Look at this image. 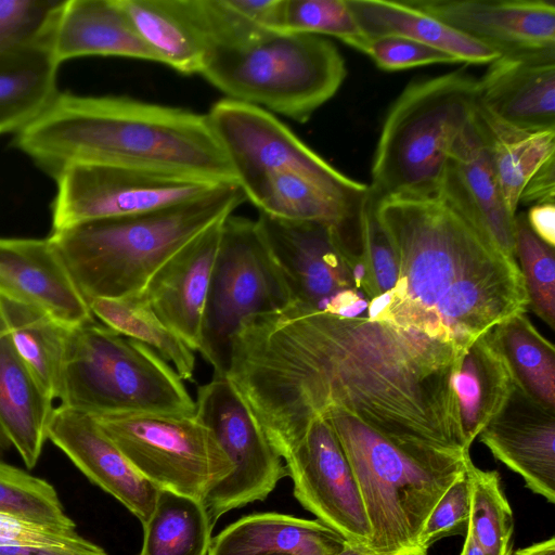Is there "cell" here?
I'll list each match as a JSON object with an SVG mask.
<instances>
[{
    "label": "cell",
    "instance_id": "1",
    "mask_svg": "<svg viewBox=\"0 0 555 555\" xmlns=\"http://www.w3.org/2000/svg\"><path fill=\"white\" fill-rule=\"evenodd\" d=\"M462 353L413 328L289 305L242 321L225 375L282 459L330 408L396 442L469 452L452 388Z\"/></svg>",
    "mask_w": 555,
    "mask_h": 555
},
{
    "label": "cell",
    "instance_id": "2",
    "mask_svg": "<svg viewBox=\"0 0 555 555\" xmlns=\"http://www.w3.org/2000/svg\"><path fill=\"white\" fill-rule=\"evenodd\" d=\"M375 212L398 261L397 283L377 321L464 351L499 322L526 311L518 263L499 253L440 192L375 198Z\"/></svg>",
    "mask_w": 555,
    "mask_h": 555
},
{
    "label": "cell",
    "instance_id": "3",
    "mask_svg": "<svg viewBox=\"0 0 555 555\" xmlns=\"http://www.w3.org/2000/svg\"><path fill=\"white\" fill-rule=\"evenodd\" d=\"M13 144L53 178L99 163L237 182L207 115L129 98L57 92Z\"/></svg>",
    "mask_w": 555,
    "mask_h": 555
},
{
    "label": "cell",
    "instance_id": "4",
    "mask_svg": "<svg viewBox=\"0 0 555 555\" xmlns=\"http://www.w3.org/2000/svg\"><path fill=\"white\" fill-rule=\"evenodd\" d=\"M245 199L237 182H225L192 201L83 222L48 237L87 301L127 298L141 294L168 259Z\"/></svg>",
    "mask_w": 555,
    "mask_h": 555
},
{
    "label": "cell",
    "instance_id": "5",
    "mask_svg": "<svg viewBox=\"0 0 555 555\" xmlns=\"http://www.w3.org/2000/svg\"><path fill=\"white\" fill-rule=\"evenodd\" d=\"M352 467L371 528L374 555H420L422 527L450 485L466 469L469 452L396 442L339 408L322 415Z\"/></svg>",
    "mask_w": 555,
    "mask_h": 555
},
{
    "label": "cell",
    "instance_id": "6",
    "mask_svg": "<svg viewBox=\"0 0 555 555\" xmlns=\"http://www.w3.org/2000/svg\"><path fill=\"white\" fill-rule=\"evenodd\" d=\"M477 94L478 79L464 70L409 82L384 119L372 195L438 194L451 147L477 112Z\"/></svg>",
    "mask_w": 555,
    "mask_h": 555
},
{
    "label": "cell",
    "instance_id": "7",
    "mask_svg": "<svg viewBox=\"0 0 555 555\" xmlns=\"http://www.w3.org/2000/svg\"><path fill=\"white\" fill-rule=\"evenodd\" d=\"M199 74L229 99L305 122L335 95L347 69L322 36L260 30L212 47Z\"/></svg>",
    "mask_w": 555,
    "mask_h": 555
},
{
    "label": "cell",
    "instance_id": "8",
    "mask_svg": "<svg viewBox=\"0 0 555 555\" xmlns=\"http://www.w3.org/2000/svg\"><path fill=\"white\" fill-rule=\"evenodd\" d=\"M59 400L91 415L195 413V402L169 363L95 320L69 330Z\"/></svg>",
    "mask_w": 555,
    "mask_h": 555
},
{
    "label": "cell",
    "instance_id": "9",
    "mask_svg": "<svg viewBox=\"0 0 555 555\" xmlns=\"http://www.w3.org/2000/svg\"><path fill=\"white\" fill-rule=\"evenodd\" d=\"M289 305L284 279L256 221L229 215L222 221L198 350L214 374H227L231 339L242 321Z\"/></svg>",
    "mask_w": 555,
    "mask_h": 555
},
{
    "label": "cell",
    "instance_id": "10",
    "mask_svg": "<svg viewBox=\"0 0 555 555\" xmlns=\"http://www.w3.org/2000/svg\"><path fill=\"white\" fill-rule=\"evenodd\" d=\"M93 416L133 467L158 489L203 502L231 472L225 453L195 413Z\"/></svg>",
    "mask_w": 555,
    "mask_h": 555
},
{
    "label": "cell",
    "instance_id": "11",
    "mask_svg": "<svg viewBox=\"0 0 555 555\" xmlns=\"http://www.w3.org/2000/svg\"><path fill=\"white\" fill-rule=\"evenodd\" d=\"M54 180L52 231L158 210L197 198L225 183L166 170L99 163L72 164Z\"/></svg>",
    "mask_w": 555,
    "mask_h": 555
},
{
    "label": "cell",
    "instance_id": "12",
    "mask_svg": "<svg viewBox=\"0 0 555 555\" xmlns=\"http://www.w3.org/2000/svg\"><path fill=\"white\" fill-rule=\"evenodd\" d=\"M206 115L238 184L268 172L291 170L356 208L369 192V185L334 168L261 107L227 98Z\"/></svg>",
    "mask_w": 555,
    "mask_h": 555
},
{
    "label": "cell",
    "instance_id": "13",
    "mask_svg": "<svg viewBox=\"0 0 555 555\" xmlns=\"http://www.w3.org/2000/svg\"><path fill=\"white\" fill-rule=\"evenodd\" d=\"M195 415L206 425L230 464V474L206 494L203 504L212 525L225 513L264 500L287 470L242 393L227 375L201 385Z\"/></svg>",
    "mask_w": 555,
    "mask_h": 555
},
{
    "label": "cell",
    "instance_id": "14",
    "mask_svg": "<svg viewBox=\"0 0 555 555\" xmlns=\"http://www.w3.org/2000/svg\"><path fill=\"white\" fill-rule=\"evenodd\" d=\"M258 230L276 263L291 305L341 318H361L369 298L353 281L333 224L291 221L259 211Z\"/></svg>",
    "mask_w": 555,
    "mask_h": 555
},
{
    "label": "cell",
    "instance_id": "15",
    "mask_svg": "<svg viewBox=\"0 0 555 555\" xmlns=\"http://www.w3.org/2000/svg\"><path fill=\"white\" fill-rule=\"evenodd\" d=\"M284 461L298 502L347 542L366 546L371 528L359 486L327 420L313 418Z\"/></svg>",
    "mask_w": 555,
    "mask_h": 555
},
{
    "label": "cell",
    "instance_id": "16",
    "mask_svg": "<svg viewBox=\"0 0 555 555\" xmlns=\"http://www.w3.org/2000/svg\"><path fill=\"white\" fill-rule=\"evenodd\" d=\"M439 192L499 253L517 263L515 215L503 198L477 112L451 147Z\"/></svg>",
    "mask_w": 555,
    "mask_h": 555
},
{
    "label": "cell",
    "instance_id": "17",
    "mask_svg": "<svg viewBox=\"0 0 555 555\" xmlns=\"http://www.w3.org/2000/svg\"><path fill=\"white\" fill-rule=\"evenodd\" d=\"M405 1L501 55L555 49V4L552 1Z\"/></svg>",
    "mask_w": 555,
    "mask_h": 555
},
{
    "label": "cell",
    "instance_id": "18",
    "mask_svg": "<svg viewBox=\"0 0 555 555\" xmlns=\"http://www.w3.org/2000/svg\"><path fill=\"white\" fill-rule=\"evenodd\" d=\"M47 436L90 481L142 524L150 518L159 489L133 467L93 415L60 404L53 410Z\"/></svg>",
    "mask_w": 555,
    "mask_h": 555
},
{
    "label": "cell",
    "instance_id": "19",
    "mask_svg": "<svg viewBox=\"0 0 555 555\" xmlns=\"http://www.w3.org/2000/svg\"><path fill=\"white\" fill-rule=\"evenodd\" d=\"M477 108L506 127L555 130V49L502 54L478 79Z\"/></svg>",
    "mask_w": 555,
    "mask_h": 555
},
{
    "label": "cell",
    "instance_id": "20",
    "mask_svg": "<svg viewBox=\"0 0 555 555\" xmlns=\"http://www.w3.org/2000/svg\"><path fill=\"white\" fill-rule=\"evenodd\" d=\"M478 436L531 491L555 503V410L514 383L502 409Z\"/></svg>",
    "mask_w": 555,
    "mask_h": 555
},
{
    "label": "cell",
    "instance_id": "21",
    "mask_svg": "<svg viewBox=\"0 0 555 555\" xmlns=\"http://www.w3.org/2000/svg\"><path fill=\"white\" fill-rule=\"evenodd\" d=\"M223 220L178 250L139 294L160 321L194 351L199 350L202 344L204 313Z\"/></svg>",
    "mask_w": 555,
    "mask_h": 555
},
{
    "label": "cell",
    "instance_id": "22",
    "mask_svg": "<svg viewBox=\"0 0 555 555\" xmlns=\"http://www.w3.org/2000/svg\"><path fill=\"white\" fill-rule=\"evenodd\" d=\"M0 293L38 306L68 326L94 320L49 237H0Z\"/></svg>",
    "mask_w": 555,
    "mask_h": 555
},
{
    "label": "cell",
    "instance_id": "23",
    "mask_svg": "<svg viewBox=\"0 0 555 555\" xmlns=\"http://www.w3.org/2000/svg\"><path fill=\"white\" fill-rule=\"evenodd\" d=\"M49 51L59 66L89 55L159 63L134 30L119 0H65L54 24Z\"/></svg>",
    "mask_w": 555,
    "mask_h": 555
},
{
    "label": "cell",
    "instance_id": "24",
    "mask_svg": "<svg viewBox=\"0 0 555 555\" xmlns=\"http://www.w3.org/2000/svg\"><path fill=\"white\" fill-rule=\"evenodd\" d=\"M139 37L159 63L199 74L210 50L201 0H119Z\"/></svg>",
    "mask_w": 555,
    "mask_h": 555
},
{
    "label": "cell",
    "instance_id": "25",
    "mask_svg": "<svg viewBox=\"0 0 555 555\" xmlns=\"http://www.w3.org/2000/svg\"><path fill=\"white\" fill-rule=\"evenodd\" d=\"M347 544L319 520L279 513L240 518L216 535L208 555H335Z\"/></svg>",
    "mask_w": 555,
    "mask_h": 555
},
{
    "label": "cell",
    "instance_id": "26",
    "mask_svg": "<svg viewBox=\"0 0 555 555\" xmlns=\"http://www.w3.org/2000/svg\"><path fill=\"white\" fill-rule=\"evenodd\" d=\"M54 406L16 352L0 318V425L27 468L36 466Z\"/></svg>",
    "mask_w": 555,
    "mask_h": 555
},
{
    "label": "cell",
    "instance_id": "27",
    "mask_svg": "<svg viewBox=\"0 0 555 555\" xmlns=\"http://www.w3.org/2000/svg\"><path fill=\"white\" fill-rule=\"evenodd\" d=\"M513 387L508 366L487 333L477 337L459 357L452 373V388L466 450L502 409Z\"/></svg>",
    "mask_w": 555,
    "mask_h": 555
},
{
    "label": "cell",
    "instance_id": "28",
    "mask_svg": "<svg viewBox=\"0 0 555 555\" xmlns=\"http://www.w3.org/2000/svg\"><path fill=\"white\" fill-rule=\"evenodd\" d=\"M365 37L400 36L440 49L460 63L490 64L501 54L403 1L347 0Z\"/></svg>",
    "mask_w": 555,
    "mask_h": 555
},
{
    "label": "cell",
    "instance_id": "29",
    "mask_svg": "<svg viewBox=\"0 0 555 555\" xmlns=\"http://www.w3.org/2000/svg\"><path fill=\"white\" fill-rule=\"evenodd\" d=\"M259 211L291 221H320L340 233L360 231L359 209L349 206L291 170L272 171L240 184Z\"/></svg>",
    "mask_w": 555,
    "mask_h": 555
},
{
    "label": "cell",
    "instance_id": "30",
    "mask_svg": "<svg viewBox=\"0 0 555 555\" xmlns=\"http://www.w3.org/2000/svg\"><path fill=\"white\" fill-rule=\"evenodd\" d=\"M0 318L27 367L54 401L60 399L68 326L46 310L0 293Z\"/></svg>",
    "mask_w": 555,
    "mask_h": 555
},
{
    "label": "cell",
    "instance_id": "31",
    "mask_svg": "<svg viewBox=\"0 0 555 555\" xmlns=\"http://www.w3.org/2000/svg\"><path fill=\"white\" fill-rule=\"evenodd\" d=\"M487 335L506 362L515 385L539 403L555 410V348L525 312L504 319Z\"/></svg>",
    "mask_w": 555,
    "mask_h": 555
},
{
    "label": "cell",
    "instance_id": "32",
    "mask_svg": "<svg viewBox=\"0 0 555 555\" xmlns=\"http://www.w3.org/2000/svg\"><path fill=\"white\" fill-rule=\"evenodd\" d=\"M139 555H208L212 522L202 501L159 489L150 518L142 524Z\"/></svg>",
    "mask_w": 555,
    "mask_h": 555
},
{
    "label": "cell",
    "instance_id": "33",
    "mask_svg": "<svg viewBox=\"0 0 555 555\" xmlns=\"http://www.w3.org/2000/svg\"><path fill=\"white\" fill-rule=\"evenodd\" d=\"M93 317L107 327L131 337L171 363L182 380H193L194 350L165 325L140 296L92 298L87 301Z\"/></svg>",
    "mask_w": 555,
    "mask_h": 555
},
{
    "label": "cell",
    "instance_id": "34",
    "mask_svg": "<svg viewBox=\"0 0 555 555\" xmlns=\"http://www.w3.org/2000/svg\"><path fill=\"white\" fill-rule=\"evenodd\" d=\"M477 115L488 137L490 156L503 198L516 215L522 188L529 178L555 156V130L524 132Z\"/></svg>",
    "mask_w": 555,
    "mask_h": 555
},
{
    "label": "cell",
    "instance_id": "35",
    "mask_svg": "<svg viewBox=\"0 0 555 555\" xmlns=\"http://www.w3.org/2000/svg\"><path fill=\"white\" fill-rule=\"evenodd\" d=\"M57 68L43 52L0 70V134L20 131L47 107L59 92Z\"/></svg>",
    "mask_w": 555,
    "mask_h": 555
},
{
    "label": "cell",
    "instance_id": "36",
    "mask_svg": "<svg viewBox=\"0 0 555 555\" xmlns=\"http://www.w3.org/2000/svg\"><path fill=\"white\" fill-rule=\"evenodd\" d=\"M65 0H0V70L49 52Z\"/></svg>",
    "mask_w": 555,
    "mask_h": 555
},
{
    "label": "cell",
    "instance_id": "37",
    "mask_svg": "<svg viewBox=\"0 0 555 555\" xmlns=\"http://www.w3.org/2000/svg\"><path fill=\"white\" fill-rule=\"evenodd\" d=\"M470 509L467 531L486 555H511L514 520L496 470H483L467 463Z\"/></svg>",
    "mask_w": 555,
    "mask_h": 555
},
{
    "label": "cell",
    "instance_id": "38",
    "mask_svg": "<svg viewBox=\"0 0 555 555\" xmlns=\"http://www.w3.org/2000/svg\"><path fill=\"white\" fill-rule=\"evenodd\" d=\"M0 513L42 525L76 529L50 482L2 461Z\"/></svg>",
    "mask_w": 555,
    "mask_h": 555
},
{
    "label": "cell",
    "instance_id": "39",
    "mask_svg": "<svg viewBox=\"0 0 555 555\" xmlns=\"http://www.w3.org/2000/svg\"><path fill=\"white\" fill-rule=\"evenodd\" d=\"M515 243L528 306L555 330L554 247L544 243L532 232L525 212L515 215Z\"/></svg>",
    "mask_w": 555,
    "mask_h": 555
},
{
    "label": "cell",
    "instance_id": "40",
    "mask_svg": "<svg viewBox=\"0 0 555 555\" xmlns=\"http://www.w3.org/2000/svg\"><path fill=\"white\" fill-rule=\"evenodd\" d=\"M284 31L332 36L362 53L369 44L347 0H285Z\"/></svg>",
    "mask_w": 555,
    "mask_h": 555
},
{
    "label": "cell",
    "instance_id": "41",
    "mask_svg": "<svg viewBox=\"0 0 555 555\" xmlns=\"http://www.w3.org/2000/svg\"><path fill=\"white\" fill-rule=\"evenodd\" d=\"M362 253L375 297L391 291L398 279V261L392 244L375 212L370 189L359 209Z\"/></svg>",
    "mask_w": 555,
    "mask_h": 555
},
{
    "label": "cell",
    "instance_id": "42",
    "mask_svg": "<svg viewBox=\"0 0 555 555\" xmlns=\"http://www.w3.org/2000/svg\"><path fill=\"white\" fill-rule=\"evenodd\" d=\"M469 509V481L465 469L444 491L427 516L417 539L420 555H427L428 548L443 538L465 535Z\"/></svg>",
    "mask_w": 555,
    "mask_h": 555
},
{
    "label": "cell",
    "instance_id": "43",
    "mask_svg": "<svg viewBox=\"0 0 555 555\" xmlns=\"http://www.w3.org/2000/svg\"><path fill=\"white\" fill-rule=\"evenodd\" d=\"M365 54L380 69L388 72L429 64L460 63L454 56L440 49L400 36L370 39Z\"/></svg>",
    "mask_w": 555,
    "mask_h": 555
},
{
    "label": "cell",
    "instance_id": "44",
    "mask_svg": "<svg viewBox=\"0 0 555 555\" xmlns=\"http://www.w3.org/2000/svg\"><path fill=\"white\" fill-rule=\"evenodd\" d=\"M81 539L76 530L33 522L0 513V547L70 545Z\"/></svg>",
    "mask_w": 555,
    "mask_h": 555
},
{
    "label": "cell",
    "instance_id": "45",
    "mask_svg": "<svg viewBox=\"0 0 555 555\" xmlns=\"http://www.w3.org/2000/svg\"><path fill=\"white\" fill-rule=\"evenodd\" d=\"M248 23L270 31H284L285 0H227Z\"/></svg>",
    "mask_w": 555,
    "mask_h": 555
},
{
    "label": "cell",
    "instance_id": "46",
    "mask_svg": "<svg viewBox=\"0 0 555 555\" xmlns=\"http://www.w3.org/2000/svg\"><path fill=\"white\" fill-rule=\"evenodd\" d=\"M554 198L555 156H552L526 182L521 190L518 205L554 204Z\"/></svg>",
    "mask_w": 555,
    "mask_h": 555
},
{
    "label": "cell",
    "instance_id": "47",
    "mask_svg": "<svg viewBox=\"0 0 555 555\" xmlns=\"http://www.w3.org/2000/svg\"><path fill=\"white\" fill-rule=\"evenodd\" d=\"M526 219L540 240L555 247V205L553 203L530 206Z\"/></svg>",
    "mask_w": 555,
    "mask_h": 555
},
{
    "label": "cell",
    "instance_id": "48",
    "mask_svg": "<svg viewBox=\"0 0 555 555\" xmlns=\"http://www.w3.org/2000/svg\"><path fill=\"white\" fill-rule=\"evenodd\" d=\"M511 555H555V538L534 543L530 546L519 548Z\"/></svg>",
    "mask_w": 555,
    "mask_h": 555
},
{
    "label": "cell",
    "instance_id": "49",
    "mask_svg": "<svg viewBox=\"0 0 555 555\" xmlns=\"http://www.w3.org/2000/svg\"><path fill=\"white\" fill-rule=\"evenodd\" d=\"M460 555H486V553L474 539V537L467 531L465 534L464 545Z\"/></svg>",
    "mask_w": 555,
    "mask_h": 555
},
{
    "label": "cell",
    "instance_id": "50",
    "mask_svg": "<svg viewBox=\"0 0 555 555\" xmlns=\"http://www.w3.org/2000/svg\"><path fill=\"white\" fill-rule=\"evenodd\" d=\"M335 555H374L365 545L347 542L346 546Z\"/></svg>",
    "mask_w": 555,
    "mask_h": 555
},
{
    "label": "cell",
    "instance_id": "51",
    "mask_svg": "<svg viewBox=\"0 0 555 555\" xmlns=\"http://www.w3.org/2000/svg\"><path fill=\"white\" fill-rule=\"evenodd\" d=\"M10 447H12V444L0 425V454L7 451Z\"/></svg>",
    "mask_w": 555,
    "mask_h": 555
},
{
    "label": "cell",
    "instance_id": "52",
    "mask_svg": "<svg viewBox=\"0 0 555 555\" xmlns=\"http://www.w3.org/2000/svg\"><path fill=\"white\" fill-rule=\"evenodd\" d=\"M395 555H409L408 553H397Z\"/></svg>",
    "mask_w": 555,
    "mask_h": 555
},
{
    "label": "cell",
    "instance_id": "53",
    "mask_svg": "<svg viewBox=\"0 0 555 555\" xmlns=\"http://www.w3.org/2000/svg\"><path fill=\"white\" fill-rule=\"evenodd\" d=\"M284 555H288V554H284Z\"/></svg>",
    "mask_w": 555,
    "mask_h": 555
}]
</instances>
